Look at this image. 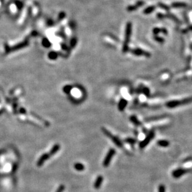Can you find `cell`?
I'll list each match as a JSON object with an SVG mask.
<instances>
[{
  "mask_svg": "<svg viewBox=\"0 0 192 192\" xmlns=\"http://www.w3.org/2000/svg\"><path fill=\"white\" fill-rule=\"evenodd\" d=\"M192 103V96L181 100H171L166 103V106L168 108H174L181 106L186 105Z\"/></svg>",
  "mask_w": 192,
  "mask_h": 192,
  "instance_id": "obj_1",
  "label": "cell"
},
{
  "mask_svg": "<svg viewBox=\"0 0 192 192\" xmlns=\"http://www.w3.org/2000/svg\"><path fill=\"white\" fill-rule=\"evenodd\" d=\"M132 25L130 22L127 23L125 27V40H124L123 47H122V51L124 53L129 51V42L130 40V37H131L132 34Z\"/></svg>",
  "mask_w": 192,
  "mask_h": 192,
  "instance_id": "obj_2",
  "label": "cell"
},
{
  "mask_svg": "<svg viewBox=\"0 0 192 192\" xmlns=\"http://www.w3.org/2000/svg\"><path fill=\"white\" fill-rule=\"evenodd\" d=\"M155 132H154L153 131H150L147 134V135L146 136L145 139L140 142L139 144L140 148L143 149L145 147H147V146L149 144L150 142L153 140V139L154 137H155Z\"/></svg>",
  "mask_w": 192,
  "mask_h": 192,
  "instance_id": "obj_3",
  "label": "cell"
},
{
  "mask_svg": "<svg viewBox=\"0 0 192 192\" xmlns=\"http://www.w3.org/2000/svg\"><path fill=\"white\" fill-rule=\"evenodd\" d=\"M116 154V151L113 148H111L109 150V151L105 155V158H104V160H103L102 165L104 167H108L109 165L110 164L111 161L112 160V158L114 156L115 154Z\"/></svg>",
  "mask_w": 192,
  "mask_h": 192,
  "instance_id": "obj_4",
  "label": "cell"
},
{
  "mask_svg": "<svg viewBox=\"0 0 192 192\" xmlns=\"http://www.w3.org/2000/svg\"><path fill=\"white\" fill-rule=\"evenodd\" d=\"M131 53L133 55L136 56H144L146 57H151V53L150 52L147 51H145V50H142V49L137 48V49H132L131 50Z\"/></svg>",
  "mask_w": 192,
  "mask_h": 192,
  "instance_id": "obj_5",
  "label": "cell"
},
{
  "mask_svg": "<svg viewBox=\"0 0 192 192\" xmlns=\"http://www.w3.org/2000/svg\"><path fill=\"white\" fill-rule=\"evenodd\" d=\"M186 170L183 168H178L172 172V177L175 178H178L186 173Z\"/></svg>",
  "mask_w": 192,
  "mask_h": 192,
  "instance_id": "obj_6",
  "label": "cell"
},
{
  "mask_svg": "<svg viewBox=\"0 0 192 192\" xmlns=\"http://www.w3.org/2000/svg\"><path fill=\"white\" fill-rule=\"evenodd\" d=\"M50 157L51 156L49 155V153H44L43 155H41V156L39 158V159L37 161V164H36L37 166L39 167L43 166L44 162L47 161L50 158Z\"/></svg>",
  "mask_w": 192,
  "mask_h": 192,
  "instance_id": "obj_7",
  "label": "cell"
},
{
  "mask_svg": "<svg viewBox=\"0 0 192 192\" xmlns=\"http://www.w3.org/2000/svg\"><path fill=\"white\" fill-rule=\"evenodd\" d=\"M145 3L143 1H138L136 3V4H135L134 5H131V6H129L127 8L128 11L129 12H132V11H136L137 9L140 7H142L144 5Z\"/></svg>",
  "mask_w": 192,
  "mask_h": 192,
  "instance_id": "obj_8",
  "label": "cell"
},
{
  "mask_svg": "<svg viewBox=\"0 0 192 192\" xmlns=\"http://www.w3.org/2000/svg\"><path fill=\"white\" fill-rule=\"evenodd\" d=\"M103 181H104V177H103L102 176H97L96 180H95L94 183V188L97 189V190L100 188L101 187L102 185Z\"/></svg>",
  "mask_w": 192,
  "mask_h": 192,
  "instance_id": "obj_9",
  "label": "cell"
},
{
  "mask_svg": "<svg viewBox=\"0 0 192 192\" xmlns=\"http://www.w3.org/2000/svg\"><path fill=\"white\" fill-rule=\"evenodd\" d=\"M128 104V101L125 99L122 98L119 101L118 104V109L120 111H123L125 108L127 107Z\"/></svg>",
  "mask_w": 192,
  "mask_h": 192,
  "instance_id": "obj_10",
  "label": "cell"
},
{
  "mask_svg": "<svg viewBox=\"0 0 192 192\" xmlns=\"http://www.w3.org/2000/svg\"><path fill=\"white\" fill-rule=\"evenodd\" d=\"M60 149H61V146H60L59 144H55L54 146L52 147L51 149L50 150V151H49V155H50L51 157L54 155L55 154L59 151Z\"/></svg>",
  "mask_w": 192,
  "mask_h": 192,
  "instance_id": "obj_11",
  "label": "cell"
},
{
  "mask_svg": "<svg viewBox=\"0 0 192 192\" xmlns=\"http://www.w3.org/2000/svg\"><path fill=\"white\" fill-rule=\"evenodd\" d=\"M110 139H112V141H113V143H114L117 146V147H123V143H122V141L120 140V139L118 138V137L113 136H112L111 137Z\"/></svg>",
  "mask_w": 192,
  "mask_h": 192,
  "instance_id": "obj_12",
  "label": "cell"
},
{
  "mask_svg": "<svg viewBox=\"0 0 192 192\" xmlns=\"http://www.w3.org/2000/svg\"><path fill=\"white\" fill-rule=\"evenodd\" d=\"M172 8H185L187 6V4L183 2H174L171 5Z\"/></svg>",
  "mask_w": 192,
  "mask_h": 192,
  "instance_id": "obj_13",
  "label": "cell"
},
{
  "mask_svg": "<svg viewBox=\"0 0 192 192\" xmlns=\"http://www.w3.org/2000/svg\"><path fill=\"white\" fill-rule=\"evenodd\" d=\"M74 168L75 170L79 171V172H82L85 170V166L80 162H76L74 164Z\"/></svg>",
  "mask_w": 192,
  "mask_h": 192,
  "instance_id": "obj_14",
  "label": "cell"
},
{
  "mask_svg": "<svg viewBox=\"0 0 192 192\" xmlns=\"http://www.w3.org/2000/svg\"><path fill=\"white\" fill-rule=\"evenodd\" d=\"M130 121L134 124L135 126H139L142 124V122L138 119V118L135 116H131L130 117Z\"/></svg>",
  "mask_w": 192,
  "mask_h": 192,
  "instance_id": "obj_15",
  "label": "cell"
},
{
  "mask_svg": "<svg viewBox=\"0 0 192 192\" xmlns=\"http://www.w3.org/2000/svg\"><path fill=\"white\" fill-rule=\"evenodd\" d=\"M157 145L162 147H167L169 146L170 142L167 140H159L157 141Z\"/></svg>",
  "mask_w": 192,
  "mask_h": 192,
  "instance_id": "obj_16",
  "label": "cell"
},
{
  "mask_svg": "<svg viewBox=\"0 0 192 192\" xmlns=\"http://www.w3.org/2000/svg\"><path fill=\"white\" fill-rule=\"evenodd\" d=\"M165 18H169V19H172L173 21H174L175 22H176L177 23H180V21H179V19H178V18H177V17L175 16V15H173V14H172V13H167V14H165Z\"/></svg>",
  "mask_w": 192,
  "mask_h": 192,
  "instance_id": "obj_17",
  "label": "cell"
},
{
  "mask_svg": "<svg viewBox=\"0 0 192 192\" xmlns=\"http://www.w3.org/2000/svg\"><path fill=\"white\" fill-rule=\"evenodd\" d=\"M155 8H156L155 6H148V7L146 8L145 9L144 11H143V13H144L145 14H150V13H152L153 11L155 10Z\"/></svg>",
  "mask_w": 192,
  "mask_h": 192,
  "instance_id": "obj_18",
  "label": "cell"
},
{
  "mask_svg": "<svg viewBox=\"0 0 192 192\" xmlns=\"http://www.w3.org/2000/svg\"><path fill=\"white\" fill-rule=\"evenodd\" d=\"M27 42H24L21 43V44H19V45H16V46L13 47L12 48V49H13V50H18V49H21V48L27 46Z\"/></svg>",
  "mask_w": 192,
  "mask_h": 192,
  "instance_id": "obj_19",
  "label": "cell"
},
{
  "mask_svg": "<svg viewBox=\"0 0 192 192\" xmlns=\"http://www.w3.org/2000/svg\"><path fill=\"white\" fill-rule=\"evenodd\" d=\"M42 44H43V45L44 47L46 48H49V47L51 45V43L50 42V41L47 38H44L43 39V40H42Z\"/></svg>",
  "mask_w": 192,
  "mask_h": 192,
  "instance_id": "obj_20",
  "label": "cell"
},
{
  "mask_svg": "<svg viewBox=\"0 0 192 192\" xmlns=\"http://www.w3.org/2000/svg\"><path fill=\"white\" fill-rule=\"evenodd\" d=\"M57 56H58L57 53L54 51L50 52L49 53V54H48V57H49V59L51 60H56V58H57Z\"/></svg>",
  "mask_w": 192,
  "mask_h": 192,
  "instance_id": "obj_21",
  "label": "cell"
},
{
  "mask_svg": "<svg viewBox=\"0 0 192 192\" xmlns=\"http://www.w3.org/2000/svg\"><path fill=\"white\" fill-rule=\"evenodd\" d=\"M158 6L167 11H168L170 10L169 6H168V5H165V4L163 3H158Z\"/></svg>",
  "mask_w": 192,
  "mask_h": 192,
  "instance_id": "obj_22",
  "label": "cell"
},
{
  "mask_svg": "<svg viewBox=\"0 0 192 192\" xmlns=\"http://www.w3.org/2000/svg\"><path fill=\"white\" fill-rule=\"evenodd\" d=\"M142 92L147 97H149L150 95V91L149 88H147V87H143L142 90Z\"/></svg>",
  "mask_w": 192,
  "mask_h": 192,
  "instance_id": "obj_23",
  "label": "cell"
},
{
  "mask_svg": "<svg viewBox=\"0 0 192 192\" xmlns=\"http://www.w3.org/2000/svg\"><path fill=\"white\" fill-rule=\"evenodd\" d=\"M102 132L104 133V134H105L106 136H107L108 138H111V137L112 136V134H111L110 132L109 131H108L107 129H105V128L102 127Z\"/></svg>",
  "mask_w": 192,
  "mask_h": 192,
  "instance_id": "obj_24",
  "label": "cell"
},
{
  "mask_svg": "<svg viewBox=\"0 0 192 192\" xmlns=\"http://www.w3.org/2000/svg\"><path fill=\"white\" fill-rule=\"evenodd\" d=\"M164 116H156V117H151L150 118L146 119L147 121H157V120L162 119V118H164Z\"/></svg>",
  "mask_w": 192,
  "mask_h": 192,
  "instance_id": "obj_25",
  "label": "cell"
},
{
  "mask_svg": "<svg viewBox=\"0 0 192 192\" xmlns=\"http://www.w3.org/2000/svg\"><path fill=\"white\" fill-rule=\"evenodd\" d=\"M72 90V87L70 85H66L63 88L64 92L66 94H69Z\"/></svg>",
  "mask_w": 192,
  "mask_h": 192,
  "instance_id": "obj_26",
  "label": "cell"
},
{
  "mask_svg": "<svg viewBox=\"0 0 192 192\" xmlns=\"http://www.w3.org/2000/svg\"><path fill=\"white\" fill-rule=\"evenodd\" d=\"M153 39H154V40H156L157 42H159V43H163V42H164V41H165L164 39L163 38V37H160V36H157V35L156 36H154Z\"/></svg>",
  "mask_w": 192,
  "mask_h": 192,
  "instance_id": "obj_27",
  "label": "cell"
},
{
  "mask_svg": "<svg viewBox=\"0 0 192 192\" xmlns=\"http://www.w3.org/2000/svg\"><path fill=\"white\" fill-rule=\"evenodd\" d=\"M125 141L126 142H127V143L130 144H135V143H136V140L134 139H133V138H127L126 139H125Z\"/></svg>",
  "mask_w": 192,
  "mask_h": 192,
  "instance_id": "obj_28",
  "label": "cell"
},
{
  "mask_svg": "<svg viewBox=\"0 0 192 192\" xmlns=\"http://www.w3.org/2000/svg\"><path fill=\"white\" fill-rule=\"evenodd\" d=\"M158 192H166L165 186L163 184H161L159 186V188H158Z\"/></svg>",
  "mask_w": 192,
  "mask_h": 192,
  "instance_id": "obj_29",
  "label": "cell"
},
{
  "mask_svg": "<svg viewBox=\"0 0 192 192\" xmlns=\"http://www.w3.org/2000/svg\"><path fill=\"white\" fill-rule=\"evenodd\" d=\"M65 188H66V187H65L64 185H60L59 186V187L57 188V190H56V191L55 192H63L64 191Z\"/></svg>",
  "mask_w": 192,
  "mask_h": 192,
  "instance_id": "obj_30",
  "label": "cell"
},
{
  "mask_svg": "<svg viewBox=\"0 0 192 192\" xmlns=\"http://www.w3.org/2000/svg\"><path fill=\"white\" fill-rule=\"evenodd\" d=\"M159 33H160V28L159 27H155L153 29V34H154V36H157Z\"/></svg>",
  "mask_w": 192,
  "mask_h": 192,
  "instance_id": "obj_31",
  "label": "cell"
},
{
  "mask_svg": "<svg viewBox=\"0 0 192 192\" xmlns=\"http://www.w3.org/2000/svg\"><path fill=\"white\" fill-rule=\"evenodd\" d=\"M76 43H77V39L75 38H73L71 39V40H70V45L71 47H75V45H76Z\"/></svg>",
  "mask_w": 192,
  "mask_h": 192,
  "instance_id": "obj_32",
  "label": "cell"
},
{
  "mask_svg": "<svg viewBox=\"0 0 192 192\" xmlns=\"http://www.w3.org/2000/svg\"><path fill=\"white\" fill-rule=\"evenodd\" d=\"M16 5L17 7L18 8V9H21V8L23 7V4L22 3V2L19 1H16Z\"/></svg>",
  "mask_w": 192,
  "mask_h": 192,
  "instance_id": "obj_33",
  "label": "cell"
},
{
  "mask_svg": "<svg viewBox=\"0 0 192 192\" xmlns=\"http://www.w3.org/2000/svg\"><path fill=\"white\" fill-rule=\"evenodd\" d=\"M157 18L160 19H162L164 18H165V14H162V13H159L157 14Z\"/></svg>",
  "mask_w": 192,
  "mask_h": 192,
  "instance_id": "obj_34",
  "label": "cell"
},
{
  "mask_svg": "<svg viewBox=\"0 0 192 192\" xmlns=\"http://www.w3.org/2000/svg\"><path fill=\"white\" fill-rule=\"evenodd\" d=\"M160 32L164 34V35H166V36L168 34V31L165 28H160Z\"/></svg>",
  "mask_w": 192,
  "mask_h": 192,
  "instance_id": "obj_35",
  "label": "cell"
},
{
  "mask_svg": "<svg viewBox=\"0 0 192 192\" xmlns=\"http://www.w3.org/2000/svg\"><path fill=\"white\" fill-rule=\"evenodd\" d=\"M190 31H192V26H189V27H187L186 29H185L183 31V33H186V32H188Z\"/></svg>",
  "mask_w": 192,
  "mask_h": 192,
  "instance_id": "obj_36",
  "label": "cell"
},
{
  "mask_svg": "<svg viewBox=\"0 0 192 192\" xmlns=\"http://www.w3.org/2000/svg\"><path fill=\"white\" fill-rule=\"evenodd\" d=\"M64 16H65V14H64V13H60L59 15V19H62V18H63Z\"/></svg>",
  "mask_w": 192,
  "mask_h": 192,
  "instance_id": "obj_37",
  "label": "cell"
},
{
  "mask_svg": "<svg viewBox=\"0 0 192 192\" xmlns=\"http://www.w3.org/2000/svg\"><path fill=\"white\" fill-rule=\"evenodd\" d=\"M62 49H63V50H67V45H66V44H62Z\"/></svg>",
  "mask_w": 192,
  "mask_h": 192,
  "instance_id": "obj_38",
  "label": "cell"
},
{
  "mask_svg": "<svg viewBox=\"0 0 192 192\" xmlns=\"http://www.w3.org/2000/svg\"><path fill=\"white\" fill-rule=\"evenodd\" d=\"M20 112L21 113H23V114H24V113H25L26 111V110L24 109V108H21V109H20Z\"/></svg>",
  "mask_w": 192,
  "mask_h": 192,
  "instance_id": "obj_39",
  "label": "cell"
}]
</instances>
